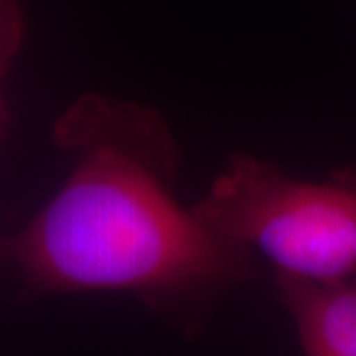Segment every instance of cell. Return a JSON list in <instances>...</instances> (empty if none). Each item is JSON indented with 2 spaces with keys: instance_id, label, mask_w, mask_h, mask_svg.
<instances>
[{
  "instance_id": "cell-1",
  "label": "cell",
  "mask_w": 356,
  "mask_h": 356,
  "mask_svg": "<svg viewBox=\"0 0 356 356\" xmlns=\"http://www.w3.org/2000/svg\"><path fill=\"white\" fill-rule=\"evenodd\" d=\"M72 156L62 188L0 259L26 295L131 293L180 337L196 341L216 303L259 273L257 255L222 238L178 200L182 154L165 117L139 102L77 97L51 129Z\"/></svg>"
},
{
  "instance_id": "cell-2",
  "label": "cell",
  "mask_w": 356,
  "mask_h": 356,
  "mask_svg": "<svg viewBox=\"0 0 356 356\" xmlns=\"http://www.w3.org/2000/svg\"><path fill=\"white\" fill-rule=\"evenodd\" d=\"M192 210L280 273L317 281L356 275V168L313 182L236 153Z\"/></svg>"
},
{
  "instance_id": "cell-3",
  "label": "cell",
  "mask_w": 356,
  "mask_h": 356,
  "mask_svg": "<svg viewBox=\"0 0 356 356\" xmlns=\"http://www.w3.org/2000/svg\"><path fill=\"white\" fill-rule=\"evenodd\" d=\"M275 291L309 356H356V285L275 271Z\"/></svg>"
},
{
  "instance_id": "cell-4",
  "label": "cell",
  "mask_w": 356,
  "mask_h": 356,
  "mask_svg": "<svg viewBox=\"0 0 356 356\" xmlns=\"http://www.w3.org/2000/svg\"><path fill=\"white\" fill-rule=\"evenodd\" d=\"M26 14L20 0H0V137L8 127V109L2 95V81L24 44Z\"/></svg>"
}]
</instances>
